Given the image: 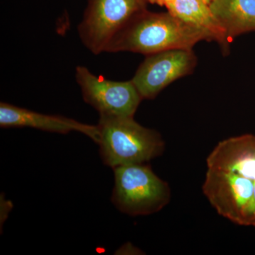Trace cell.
I'll return each instance as SVG.
<instances>
[{
    "label": "cell",
    "instance_id": "6da1fadb",
    "mask_svg": "<svg viewBox=\"0 0 255 255\" xmlns=\"http://www.w3.org/2000/svg\"><path fill=\"white\" fill-rule=\"evenodd\" d=\"M212 41L206 32L167 12L145 10L119 32L106 52H132L146 55L164 50H192L196 43Z\"/></svg>",
    "mask_w": 255,
    "mask_h": 255
},
{
    "label": "cell",
    "instance_id": "7a4b0ae2",
    "mask_svg": "<svg viewBox=\"0 0 255 255\" xmlns=\"http://www.w3.org/2000/svg\"><path fill=\"white\" fill-rule=\"evenodd\" d=\"M97 126L101 157L112 168L145 163L163 152L158 132L140 125L133 117H100Z\"/></svg>",
    "mask_w": 255,
    "mask_h": 255
},
{
    "label": "cell",
    "instance_id": "3957f363",
    "mask_svg": "<svg viewBox=\"0 0 255 255\" xmlns=\"http://www.w3.org/2000/svg\"><path fill=\"white\" fill-rule=\"evenodd\" d=\"M112 201L121 212L145 216L157 212L168 204V184L157 177L149 166L132 164L114 168Z\"/></svg>",
    "mask_w": 255,
    "mask_h": 255
},
{
    "label": "cell",
    "instance_id": "277c9868",
    "mask_svg": "<svg viewBox=\"0 0 255 255\" xmlns=\"http://www.w3.org/2000/svg\"><path fill=\"white\" fill-rule=\"evenodd\" d=\"M147 0H89L78 26L82 43L94 54L106 52L116 35L147 10Z\"/></svg>",
    "mask_w": 255,
    "mask_h": 255
},
{
    "label": "cell",
    "instance_id": "5b68a950",
    "mask_svg": "<svg viewBox=\"0 0 255 255\" xmlns=\"http://www.w3.org/2000/svg\"><path fill=\"white\" fill-rule=\"evenodd\" d=\"M75 76L84 100L100 117H134L142 99L132 80H108L95 76L84 66L77 68Z\"/></svg>",
    "mask_w": 255,
    "mask_h": 255
},
{
    "label": "cell",
    "instance_id": "8992f818",
    "mask_svg": "<svg viewBox=\"0 0 255 255\" xmlns=\"http://www.w3.org/2000/svg\"><path fill=\"white\" fill-rule=\"evenodd\" d=\"M196 63L192 50H164L147 55L131 80L142 100H152L172 82L190 75Z\"/></svg>",
    "mask_w": 255,
    "mask_h": 255
},
{
    "label": "cell",
    "instance_id": "52a82bcc",
    "mask_svg": "<svg viewBox=\"0 0 255 255\" xmlns=\"http://www.w3.org/2000/svg\"><path fill=\"white\" fill-rule=\"evenodd\" d=\"M0 127L3 128H32L60 134L79 132L90 137L96 143L100 140L98 126L80 123L61 116L38 113L5 102L0 104Z\"/></svg>",
    "mask_w": 255,
    "mask_h": 255
},
{
    "label": "cell",
    "instance_id": "ba28073f",
    "mask_svg": "<svg viewBox=\"0 0 255 255\" xmlns=\"http://www.w3.org/2000/svg\"><path fill=\"white\" fill-rule=\"evenodd\" d=\"M206 162L207 168L231 172L255 182V135L246 134L220 142Z\"/></svg>",
    "mask_w": 255,
    "mask_h": 255
},
{
    "label": "cell",
    "instance_id": "9c48e42d",
    "mask_svg": "<svg viewBox=\"0 0 255 255\" xmlns=\"http://www.w3.org/2000/svg\"><path fill=\"white\" fill-rule=\"evenodd\" d=\"M166 8L176 17L206 32L225 52L228 49L229 40L226 31L204 0H173Z\"/></svg>",
    "mask_w": 255,
    "mask_h": 255
},
{
    "label": "cell",
    "instance_id": "30bf717a",
    "mask_svg": "<svg viewBox=\"0 0 255 255\" xmlns=\"http://www.w3.org/2000/svg\"><path fill=\"white\" fill-rule=\"evenodd\" d=\"M209 6L229 41L255 31V0H213Z\"/></svg>",
    "mask_w": 255,
    "mask_h": 255
},
{
    "label": "cell",
    "instance_id": "8fae6325",
    "mask_svg": "<svg viewBox=\"0 0 255 255\" xmlns=\"http://www.w3.org/2000/svg\"><path fill=\"white\" fill-rule=\"evenodd\" d=\"M149 2L152 3V4H158L159 6H167L169 3L173 0H147Z\"/></svg>",
    "mask_w": 255,
    "mask_h": 255
},
{
    "label": "cell",
    "instance_id": "7c38bea8",
    "mask_svg": "<svg viewBox=\"0 0 255 255\" xmlns=\"http://www.w3.org/2000/svg\"><path fill=\"white\" fill-rule=\"evenodd\" d=\"M204 1H206V3H208V4H210V3L211 2V1H213V0H204Z\"/></svg>",
    "mask_w": 255,
    "mask_h": 255
}]
</instances>
